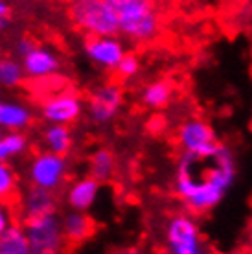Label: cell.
I'll use <instances>...</instances> for the list:
<instances>
[{"label":"cell","mask_w":252,"mask_h":254,"mask_svg":"<svg viewBox=\"0 0 252 254\" xmlns=\"http://www.w3.org/2000/svg\"><path fill=\"white\" fill-rule=\"evenodd\" d=\"M238 179V160L230 146L223 144L208 155L181 153L177 160L173 191L191 216L217 208Z\"/></svg>","instance_id":"cell-1"},{"label":"cell","mask_w":252,"mask_h":254,"mask_svg":"<svg viewBox=\"0 0 252 254\" xmlns=\"http://www.w3.org/2000/svg\"><path fill=\"white\" fill-rule=\"evenodd\" d=\"M122 103H124V92L116 83L105 85L88 98V111L96 124H107L118 115Z\"/></svg>","instance_id":"cell-9"},{"label":"cell","mask_w":252,"mask_h":254,"mask_svg":"<svg viewBox=\"0 0 252 254\" xmlns=\"http://www.w3.org/2000/svg\"><path fill=\"white\" fill-rule=\"evenodd\" d=\"M20 216L22 221H30V219H37V217L56 216L57 199L54 191L39 188V186H30L26 191L24 199H20L19 203Z\"/></svg>","instance_id":"cell-11"},{"label":"cell","mask_w":252,"mask_h":254,"mask_svg":"<svg viewBox=\"0 0 252 254\" xmlns=\"http://www.w3.org/2000/svg\"><path fill=\"white\" fill-rule=\"evenodd\" d=\"M0 254H32V245L24 227H20L19 223H13L0 236Z\"/></svg>","instance_id":"cell-14"},{"label":"cell","mask_w":252,"mask_h":254,"mask_svg":"<svg viewBox=\"0 0 252 254\" xmlns=\"http://www.w3.org/2000/svg\"><path fill=\"white\" fill-rule=\"evenodd\" d=\"M24 229L32 245V254H61L64 245L63 221L56 216L24 221Z\"/></svg>","instance_id":"cell-5"},{"label":"cell","mask_w":252,"mask_h":254,"mask_svg":"<svg viewBox=\"0 0 252 254\" xmlns=\"http://www.w3.org/2000/svg\"><path fill=\"white\" fill-rule=\"evenodd\" d=\"M0 201L9 204H19L20 195L15 190V175L2 160H0Z\"/></svg>","instance_id":"cell-20"},{"label":"cell","mask_w":252,"mask_h":254,"mask_svg":"<svg viewBox=\"0 0 252 254\" xmlns=\"http://www.w3.org/2000/svg\"><path fill=\"white\" fill-rule=\"evenodd\" d=\"M64 170H66L64 157H59V155L52 151L41 153L33 159L30 179H32L33 186L56 191L59 186L63 185Z\"/></svg>","instance_id":"cell-7"},{"label":"cell","mask_w":252,"mask_h":254,"mask_svg":"<svg viewBox=\"0 0 252 254\" xmlns=\"http://www.w3.org/2000/svg\"><path fill=\"white\" fill-rule=\"evenodd\" d=\"M166 254H214L202 234L195 216L179 212L168 219L164 227Z\"/></svg>","instance_id":"cell-4"},{"label":"cell","mask_w":252,"mask_h":254,"mask_svg":"<svg viewBox=\"0 0 252 254\" xmlns=\"http://www.w3.org/2000/svg\"><path fill=\"white\" fill-rule=\"evenodd\" d=\"M0 109H2V103H0Z\"/></svg>","instance_id":"cell-30"},{"label":"cell","mask_w":252,"mask_h":254,"mask_svg":"<svg viewBox=\"0 0 252 254\" xmlns=\"http://www.w3.org/2000/svg\"><path fill=\"white\" fill-rule=\"evenodd\" d=\"M66 13L72 24L94 37H118L120 20L107 0H68Z\"/></svg>","instance_id":"cell-3"},{"label":"cell","mask_w":252,"mask_h":254,"mask_svg":"<svg viewBox=\"0 0 252 254\" xmlns=\"http://www.w3.org/2000/svg\"><path fill=\"white\" fill-rule=\"evenodd\" d=\"M173 96V85L166 79L149 83L142 92V103L149 109H164L170 105Z\"/></svg>","instance_id":"cell-16"},{"label":"cell","mask_w":252,"mask_h":254,"mask_svg":"<svg viewBox=\"0 0 252 254\" xmlns=\"http://www.w3.org/2000/svg\"><path fill=\"white\" fill-rule=\"evenodd\" d=\"M249 2H251V9H252V0H249Z\"/></svg>","instance_id":"cell-28"},{"label":"cell","mask_w":252,"mask_h":254,"mask_svg":"<svg viewBox=\"0 0 252 254\" xmlns=\"http://www.w3.org/2000/svg\"><path fill=\"white\" fill-rule=\"evenodd\" d=\"M85 48H87L88 58L107 70H116V66L122 63V59L126 58L127 54L118 37H94V35H87Z\"/></svg>","instance_id":"cell-8"},{"label":"cell","mask_w":252,"mask_h":254,"mask_svg":"<svg viewBox=\"0 0 252 254\" xmlns=\"http://www.w3.org/2000/svg\"><path fill=\"white\" fill-rule=\"evenodd\" d=\"M177 142L184 153L195 155H208L221 146L214 127L202 118H189L183 122L177 131Z\"/></svg>","instance_id":"cell-6"},{"label":"cell","mask_w":252,"mask_h":254,"mask_svg":"<svg viewBox=\"0 0 252 254\" xmlns=\"http://www.w3.org/2000/svg\"><path fill=\"white\" fill-rule=\"evenodd\" d=\"M43 115L46 120L54 122L56 126L72 124L81 115V102H79L76 92L66 90V92H61V94H56L48 100H44Z\"/></svg>","instance_id":"cell-10"},{"label":"cell","mask_w":252,"mask_h":254,"mask_svg":"<svg viewBox=\"0 0 252 254\" xmlns=\"http://www.w3.org/2000/svg\"><path fill=\"white\" fill-rule=\"evenodd\" d=\"M116 254H142L138 247H122L116 251Z\"/></svg>","instance_id":"cell-26"},{"label":"cell","mask_w":252,"mask_h":254,"mask_svg":"<svg viewBox=\"0 0 252 254\" xmlns=\"http://www.w3.org/2000/svg\"><path fill=\"white\" fill-rule=\"evenodd\" d=\"M7 19H9V6H7L6 2L0 0V28H4Z\"/></svg>","instance_id":"cell-25"},{"label":"cell","mask_w":252,"mask_h":254,"mask_svg":"<svg viewBox=\"0 0 252 254\" xmlns=\"http://www.w3.org/2000/svg\"><path fill=\"white\" fill-rule=\"evenodd\" d=\"M57 68H59V61L56 56L39 46L24 58V70L32 77L54 76Z\"/></svg>","instance_id":"cell-12"},{"label":"cell","mask_w":252,"mask_h":254,"mask_svg":"<svg viewBox=\"0 0 252 254\" xmlns=\"http://www.w3.org/2000/svg\"><path fill=\"white\" fill-rule=\"evenodd\" d=\"M140 70V63H138V58L134 56V54H126V58L122 59V63L116 66V76L120 77V79H129V77L136 76Z\"/></svg>","instance_id":"cell-23"},{"label":"cell","mask_w":252,"mask_h":254,"mask_svg":"<svg viewBox=\"0 0 252 254\" xmlns=\"http://www.w3.org/2000/svg\"><path fill=\"white\" fill-rule=\"evenodd\" d=\"M107 2H114V0H107Z\"/></svg>","instance_id":"cell-29"},{"label":"cell","mask_w":252,"mask_h":254,"mask_svg":"<svg viewBox=\"0 0 252 254\" xmlns=\"http://www.w3.org/2000/svg\"><path fill=\"white\" fill-rule=\"evenodd\" d=\"M22 81L24 79H22L20 64L7 58L0 59V85H4V87H17Z\"/></svg>","instance_id":"cell-21"},{"label":"cell","mask_w":252,"mask_h":254,"mask_svg":"<svg viewBox=\"0 0 252 254\" xmlns=\"http://www.w3.org/2000/svg\"><path fill=\"white\" fill-rule=\"evenodd\" d=\"M13 212H11V206L9 203L6 201H0V236L4 234L9 227L13 225Z\"/></svg>","instance_id":"cell-24"},{"label":"cell","mask_w":252,"mask_h":254,"mask_svg":"<svg viewBox=\"0 0 252 254\" xmlns=\"http://www.w3.org/2000/svg\"><path fill=\"white\" fill-rule=\"evenodd\" d=\"M249 129H251V133H252V120H251V124H249Z\"/></svg>","instance_id":"cell-27"},{"label":"cell","mask_w":252,"mask_h":254,"mask_svg":"<svg viewBox=\"0 0 252 254\" xmlns=\"http://www.w3.org/2000/svg\"><path fill=\"white\" fill-rule=\"evenodd\" d=\"M98 190H100V183L96 179L88 177L83 179L79 183L70 188L68 191V203L72 208H76L77 212H83L87 210L90 204L96 201V195H98Z\"/></svg>","instance_id":"cell-15"},{"label":"cell","mask_w":252,"mask_h":254,"mask_svg":"<svg viewBox=\"0 0 252 254\" xmlns=\"http://www.w3.org/2000/svg\"><path fill=\"white\" fill-rule=\"evenodd\" d=\"M120 20V35L131 43H151L162 32L160 0H114L109 2Z\"/></svg>","instance_id":"cell-2"},{"label":"cell","mask_w":252,"mask_h":254,"mask_svg":"<svg viewBox=\"0 0 252 254\" xmlns=\"http://www.w3.org/2000/svg\"><path fill=\"white\" fill-rule=\"evenodd\" d=\"M46 146L52 153H56L59 157H64L70 153L72 147V138H70V131L64 126H52L46 129L44 133Z\"/></svg>","instance_id":"cell-18"},{"label":"cell","mask_w":252,"mask_h":254,"mask_svg":"<svg viewBox=\"0 0 252 254\" xmlns=\"http://www.w3.org/2000/svg\"><path fill=\"white\" fill-rule=\"evenodd\" d=\"M24 146H26V140L22 134H9L6 138H2L0 140V160L20 153L24 149Z\"/></svg>","instance_id":"cell-22"},{"label":"cell","mask_w":252,"mask_h":254,"mask_svg":"<svg viewBox=\"0 0 252 254\" xmlns=\"http://www.w3.org/2000/svg\"><path fill=\"white\" fill-rule=\"evenodd\" d=\"M94 230L92 219L83 212H72L63 219V234L64 240L70 243H81Z\"/></svg>","instance_id":"cell-13"},{"label":"cell","mask_w":252,"mask_h":254,"mask_svg":"<svg viewBox=\"0 0 252 254\" xmlns=\"http://www.w3.org/2000/svg\"><path fill=\"white\" fill-rule=\"evenodd\" d=\"M0 140H2V138H0Z\"/></svg>","instance_id":"cell-31"},{"label":"cell","mask_w":252,"mask_h":254,"mask_svg":"<svg viewBox=\"0 0 252 254\" xmlns=\"http://www.w3.org/2000/svg\"><path fill=\"white\" fill-rule=\"evenodd\" d=\"M114 168H116V159L109 149H98L90 157V177L96 179L98 183H105L113 177Z\"/></svg>","instance_id":"cell-17"},{"label":"cell","mask_w":252,"mask_h":254,"mask_svg":"<svg viewBox=\"0 0 252 254\" xmlns=\"http://www.w3.org/2000/svg\"><path fill=\"white\" fill-rule=\"evenodd\" d=\"M32 122V115L20 105L13 103H2L0 109V126L9 127V129H20Z\"/></svg>","instance_id":"cell-19"}]
</instances>
